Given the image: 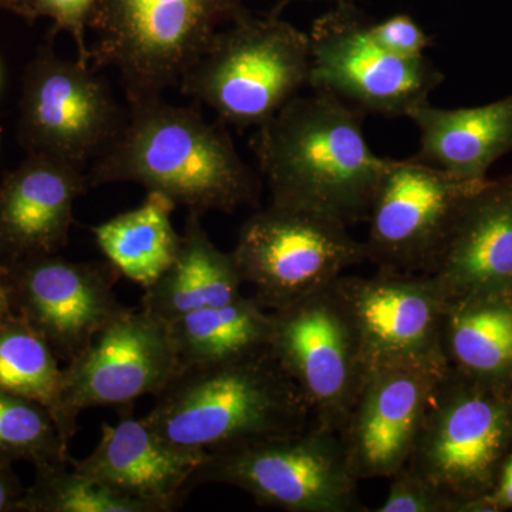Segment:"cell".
Listing matches in <instances>:
<instances>
[{"label":"cell","mask_w":512,"mask_h":512,"mask_svg":"<svg viewBox=\"0 0 512 512\" xmlns=\"http://www.w3.org/2000/svg\"><path fill=\"white\" fill-rule=\"evenodd\" d=\"M87 181L138 184L200 215L256 207L261 197V180L224 126L205 119L197 103L180 106L163 97L130 104L119 136L93 161Z\"/></svg>","instance_id":"6da1fadb"},{"label":"cell","mask_w":512,"mask_h":512,"mask_svg":"<svg viewBox=\"0 0 512 512\" xmlns=\"http://www.w3.org/2000/svg\"><path fill=\"white\" fill-rule=\"evenodd\" d=\"M362 120V111L313 90L258 127L252 148L271 201L322 212L348 227L366 221L389 158L373 153Z\"/></svg>","instance_id":"7a4b0ae2"},{"label":"cell","mask_w":512,"mask_h":512,"mask_svg":"<svg viewBox=\"0 0 512 512\" xmlns=\"http://www.w3.org/2000/svg\"><path fill=\"white\" fill-rule=\"evenodd\" d=\"M165 443L214 454L311 426L301 390L269 348L210 366L180 367L143 416Z\"/></svg>","instance_id":"3957f363"},{"label":"cell","mask_w":512,"mask_h":512,"mask_svg":"<svg viewBox=\"0 0 512 512\" xmlns=\"http://www.w3.org/2000/svg\"><path fill=\"white\" fill-rule=\"evenodd\" d=\"M311 39L272 12H242L214 36L177 89L221 123L261 127L311 80Z\"/></svg>","instance_id":"277c9868"},{"label":"cell","mask_w":512,"mask_h":512,"mask_svg":"<svg viewBox=\"0 0 512 512\" xmlns=\"http://www.w3.org/2000/svg\"><path fill=\"white\" fill-rule=\"evenodd\" d=\"M247 0H100L92 23L93 69H113L128 106L178 87Z\"/></svg>","instance_id":"5b68a950"},{"label":"cell","mask_w":512,"mask_h":512,"mask_svg":"<svg viewBox=\"0 0 512 512\" xmlns=\"http://www.w3.org/2000/svg\"><path fill=\"white\" fill-rule=\"evenodd\" d=\"M510 387L448 366L431 394L406 466L457 500L458 511L485 510L512 447Z\"/></svg>","instance_id":"8992f818"},{"label":"cell","mask_w":512,"mask_h":512,"mask_svg":"<svg viewBox=\"0 0 512 512\" xmlns=\"http://www.w3.org/2000/svg\"><path fill=\"white\" fill-rule=\"evenodd\" d=\"M342 221L272 202L239 229L231 252L254 298L275 312L329 288L350 266L367 261L365 242Z\"/></svg>","instance_id":"52a82bcc"},{"label":"cell","mask_w":512,"mask_h":512,"mask_svg":"<svg viewBox=\"0 0 512 512\" xmlns=\"http://www.w3.org/2000/svg\"><path fill=\"white\" fill-rule=\"evenodd\" d=\"M345 448L335 431L305 430L208 454L192 476L201 484H225L259 505L288 512L367 511L357 494Z\"/></svg>","instance_id":"ba28073f"},{"label":"cell","mask_w":512,"mask_h":512,"mask_svg":"<svg viewBox=\"0 0 512 512\" xmlns=\"http://www.w3.org/2000/svg\"><path fill=\"white\" fill-rule=\"evenodd\" d=\"M370 22L352 0L315 20L311 39L313 90L333 94L362 113L407 117L429 101L444 74L426 56L392 55L373 39Z\"/></svg>","instance_id":"9c48e42d"},{"label":"cell","mask_w":512,"mask_h":512,"mask_svg":"<svg viewBox=\"0 0 512 512\" xmlns=\"http://www.w3.org/2000/svg\"><path fill=\"white\" fill-rule=\"evenodd\" d=\"M180 367L168 323L124 308L63 369L56 424L64 443L69 446L84 410L120 409L147 394L156 397Z\"/></svg>","instance_id":"30bf717a"},{"label":"cell","mask_w":512,"mask_h":512,"mask_svg":"<svg viewBox=\"0 0 512 512\" xmlns=\"http://www.w3.org/2000/svg\"><path fill=\"white\" fill-rule=\"evenodd\" d=\"M271 313L269 352L301 390L313 424L339 433L367 370L355 326L333 284Z\"/></svg>","instance_id":"8fae6325"},{"label":"cell","mask_w":512,"mask_h":512,"mask_svg":"<svg viewBox=\"0 0 512 512\" xmlns=\"http://www.w3.org/2000/svg\"><path fill=\"white\" fill-rule=\"evenodd\" d=\"M487 180H463L416 158H389L367 215V261L429 275L464 205Z\"/></svg>","instance_id":"7c38bea8"},{"label":"cell","mask_w":512,"mask_h":512,"mask_svg":"<svg viewBox=\"0 0 512 512\" xmlns=\"http://www.w3.org/2000/svg\"><path fill=\"white\" fill-rule=\"evenodd\" d=\"M124 121L109 82L90 64L46 47L26 70L20 134L30 154L86 170L119 136Z\"/></svg>","instance_id":"4fadbf2b"},{"label":"cell","mask_w":512,"mask_h":512,"mask_svg":"<svg viewBox=\"0 0 512 512\" xmlns=\"http://www.w3.org/2000/svg\"><path fill=\"white\" fill-rule=\"evenodd\" d=\"M355 326L367 372L382 367L447 369L443 326L447 301L426 274L379 269L333 282Z\"/></svg>","instance_id":"5bb4252c"},{"label":"cell","mask_w":512,"mask_h":512,"mask_svg":"<svg viewBox=\"0 0 512 512\" xmlns=\"http://www.w3.org/2000/svg\"><path fill=\"white\" fill-rule=\"evenodd\" d=\"M120 272L109 261L73 262L56 255L20 259L10 276V298L20 318L60 359L73 360L126 306L114 286Z\"/></svg>","instance_id":"9a60e30c"},{"label":"cell","mask_w":512,"mask_h":512,"mask_svg":"<svg viewBox=\"0 0 512 512\" xmlns=\"http://www.w3.org/2000/svg\"><path fill=\"white\" fill-rule=\"evenodd\" d=\"M447 369L394 366L367 372L338 433L357 481L390 478L409 463L431 394Z\"/></svg>","instance_id":"2e32d148"},{"label":"cell","mask_w":512,"mask_h":512,"mask_svg":"<svg viewBox=\"0 0 512 512\" xmlns=\"http://www.w3.org/2000/svg\"><path fill=\"white\" fill-rule=\"evenodd\" d=\"M117 410L119 423H104L93 453L84 460H70V466L146 505L150 512L178 510L208 454L165 443L143 417H134L133 404Z\"/></svg>","instance_id":"e0dca14e"},{"label":"cell","mask_w":512,"mask_h":512,"mask_svg":"<svg viewBox=\"0 0 512 512\" xmlns=\"http://www.w3.org/2000/svg\"><path fill=\"white\" fill-rule=\"evenodd\" d=\"M429 275L447 302L512 293V174L471 195Z\"/></svg>","instance_id":"ac0fdd59"},{"label":"cell","mask_w":512,"mask_h":512,"mask_svg":"<svg viewBox=\"0 0 512 512\" xmlns=\"http://www.w3.org/2000/svg\"><path fill=\"white\" fill-rule=\"evenodd\" d=\"M87 188L82 168L30 154L0 187V248L18 259L55 255L69 241L74 202Z\"/></svg>","instance_id":"d6986e66"},{"label":"cell","mask_w":512,"mask_h":512,"mask_svg":"<svg viewBox=\"0 0 512 512\" xmlns=\"http://www.w3.org/2000/svg\"><path fill=\"white\" fill-rule=\"evenodd\" d=\"M407 119L420 134L414 158L463 180H487L491 165L512 151V94L470 109H441L426 101Z\"/></svg>","instance_id":"ffe728a7"},{"label":"cell","mask_w":512,"mask_h":512,"mask_svg":"<svg viewBox=\"0 0 512 512\" xmlns=\"http://www.w3.org/2000/svg\"><path fill=\"white\" fill-rule=\"evenodd\" d=\"M202 215L188 212L173 264L156 284L144 289L141 309L171 323L188 312L241 298L244 285L234 256L211 241Z\"/></svg>","instance_id":"44dd1931"},{"label":"cell","mask_w":512,"mask_h":512,"mask_svg":"<svg viewBox=\"0 0 512 512\" xmlns=\"http://www.w3.org/2000/svg\"><path fill=\"white\" fill-rule=\"evenodd\" d=\"M448 366L483 382L512 384V293L448 301L443 326Z\"/></svg>","instance_id":"7402d4cb"},{"label":"cell","mask_w":512,"mask_h":512,"mask_svg":"<svg viewBox=\"0 0 512 512\" xmlns=\"http://www.w3.org/2000/svg\"><path fill=\"white\" fill-rule=\"evenodd\" d=\"M177 204L148 191L140 207L92 227L97 247L121 276L147 289L173 264L181 235L173 225Z\"/></svg>","instance_id":"603a6c76"},{"label":"cell","mask_w":512,"mask_h":512,"mask_svg":"<svg viewBox=\"0 0 512 512\" xmlns=\"http://www.w3.org/2000/svg\"><path fill=\"white\" fill-rule=\"evenodd\" d=\"M181 367L232 362L269 348L272 313L251 296L168 323Z\"/></svg>","instance_id":"cb8c5ba5"},{"label":"cell","mask_w":512,"mask_h":512,"mask_svg":"<svg viewBox=\"0 0 512 512\" xmlns=\"http://www.w3.org/2000/svg\"><path fill=\"white\" fill-rule=\"evenodd\" d=\"M62 380L56 353L25 320L0 325V390L42 404L56 421Z\"/></svg>","instance_id":"d4e9b609"},{"label":"cell","mask_w":512,"mask_h":512,"mask_svg":"<svg viewBox=\"0 0 512 512\" xmlns=\"http://www.w3.org/2000/svg\"><path fill=\"white\" fill-rule=\"evenodd\" d=\"M39 476L20 510L40 512H150L109 485L74 470L69 463L37 467Z\"/></svg>","instance_id":"484cf974"},{"label":"cell","mask_w":512,"mask_h":512,"mask_svg":"<svg viewBox=\"0 0 512 512\" xmlns=\"http://www.w3.org/2000/svg\"><path fill=\"white\" fill-rule=\"evenodd\" d=\"M0 458H25L37 467L69 463L64 443L52 414L42 404L0 390Z\"/></svg>","instance_id":"4316f807"},{"label":"cell","mask_w":512,"mask_h":512,"mask_svg":"<svg viewBox=\"0 0 512 512\" xmlns=\"http://www.w3.org/2000/svg\"><path fill=\"white\" fill-rule=\"evenodd\" d=\"M390 483L386 500L372 512H451L458 501L404 466Z\"/></svg>","instance_id":"83f0119b"},{"label":"cell","mask_w":512,"mask_h":512,"mask_svg":"<svg viewBox=\"0 0 512 512\" xmlns=\"http://www.w3.org/2000/svg\"><path fill=\"white\" fill-rule=\"evenodd\" d=\"M100 0H36V18L52 20L55 32L69 33L77 47V59L90 64L87 32L92 29Z\"/></svg>","instance_id":"f1b7e54d"},{"label":"cell","mask_w":512,"mask_h":512,"mask_svg":"<svg viewBox=\"0 0 512 512\" xmlns=\"http://www.w3.org/2000/svg\"><path fill=\"white\" fill-rule=\"evenodd\" d=\"M373 39L392 55L416 59L433 45V37L417 25L416 20L406 13H397L382 22L370 25Z\"/></svg>","instance_id":"f546056e"},{"label":"cell","mask_w":512,"mask_h":512,"mask_svg":"<svg viewBox=\"0 0 512 512\" xmlns=\"http://www.w3.org/2000/svg\"><path fill=\"white\" fill-rule=\"evenodd\" d=\"M25 494L18 478L13 476L10 471L6 460L0 458V512L12 511L16 508L20 510Z\"/></svg>","instance_id":"4dcf8cb0"},{"label":"cell","mask_w":512,"mask_h":512,"mask_svg":"<svg viewBox=\"0 0 512 512\" xmlns=\"http://www.w3.org/2000/svg\"><path fill=\"white\" fill-rule=\"evenodd\" d=\"M490 497L497 510L501 508L512 510V447L501 463Z\"/></svg>","instance_id":"1f68e13d"},{"label":"cell","mask_w":512,"mask_h":512,"mask_svg":"<svg viewBox=\"0 0 512 512\" xmlns=\"http://www.w3.org/2000/svg\"><path fill=\"white\" fill-rule=\"evenodd\" d=\"M0 10L15 13L28 20L36 18V0H0Z\"/></svg>","instance_id":"d6a6232c"},{"label":"cell","mask_w":512,"mask_h":512,"mask_svg":"<svg viewBox=\"0 0 512 512\" xmlns=\"http://www.w3.org/2000/svg\"><path fill=\"white\" fill-rule=\"evenodd\" d=\"M12 316V298L8 286H0V325Z\"/></svg>","instance_id":"836d02e7"},{"label":"cell","mask_w":512,"mask_h":512,"mask_svg":"<svg viewBox=\"0 0 512 512\" xmlns=\"http://www.w3.org/2000/svg\"><path fill=\"white\" fill-rule=\"evenodd\" d=\"M292 2H299V0H282V2L279 3L278 8L274 10V13H276V15H279V13H281V10L286 8V6H288L289 3ZM306 2H313V0H306ZM335 2H345V0H335Z\"/></svg>","instance_id":"e575fe53"},{"label":"cell","mask_w":512,"mask_h":512,"mask_svg":"<svg viewBox=\"0 0 512 512\" xmlns=\"http://www.w3.org/2000/svg\"><path fill=\"white\" fill-rule=\"evenodd\" d=\"M8 272H6L5 266L2 265V262H0V286H8L6 284V281H8Z\"/></svg>","instance_id":"d590c367"},{"label":"cell","mask_w":512,"mask_h":512,"mask_svg":"<svg viewBox=\"0 0 512 512\" xmlns=\"http://www.w3.org/2000/svg\"><path fill=\"white\" fill-rule=\"evenodd\" d=\"M0 77H2V70H0Z\"/></svg>","instance_id":"8d00e7d4"}]
</instances>
